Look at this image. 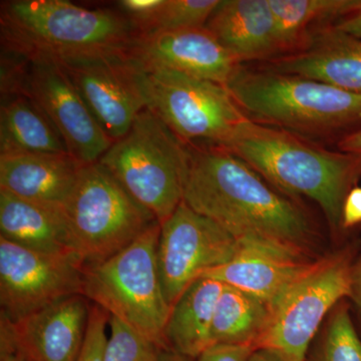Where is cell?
<instances>
[{
    "label": "cell",
    "instance_id": "obj_22",
    "mask_svg": "<svg viewBox=\"0 0 361 361\" xmlns=\"http://www.w3.org/2000/svg\"><path fill=\"white\" fill-rule=\"evenodd\" d=\"M68 154L61 135L32 99L1 96L0 156Z\"/></svg>",
    "mask_w": 361,
    "mask_h": 361
},
{
    "label": "cell",
    "instance_id": "obj_17",
    "mask_svg": "<svg viewBox=\"0 0 361 361\" xmlns=\"http://www.w3.org/2000/svg\"><path fill=\"white\" fill-rule=\"evenodd\" d=\"M260 66L361 94V39L341 32L332 23L314 28L298 51Z\"/></svg>",
    "mask_w": 361,
    "mask_h": 361
},
{
    "label": "cell",
    "instance_id": "obj_10",
    "mask_svg": "<svg viewBox=\"0 0 361 361\" xmlns=\"http://www.w3.org/2000/svg\"><path fill=\"white\" fill-rule=\"evenodd\" d=\"M353 270L348 255L318 261L271 304L269 323L255 349H270L288 361H306L323 318L342 298L351 296Z\"/></svg>",
    "mask_w": 361,
    "mask_h": 361
},
{
    "label": "cell",
    "instance_id": "obj_11",
    "mask_svg": "<svg viewBox=\"0 0 361 361\" xmlns=\"http://www.w3.org/2000/svg\"><path fill=\"white\" fill-rule=\"evenodd\" d=\"M239 241L219 224L182 202L161 224L157 258L164 294L171 306L206 271L227 264Z\"/></svg>",
    "mask_w": 361,
    "mask_h": 361
},
{
    "label": "cell",
    "instance_id": "obj_4",
    "mask_svg": "<svg viewBox=\"0 0 361 361\" xmlns=\"http://www.w3.org/2000/svg\"><path fill=\"white\" fill-rule=\"evenodd\" d=\"M0 14L2 47L26 56L125 54L137 35L122 13L66 0H11Z\"/></svg>",
    "mask_w": 361,
    "mask_h": 361
},
{
    "label": "cell",
    "instance_id": "obj_8",
    "mask_svg": "<svg viewBox=\"0 0 361 361\" xmlns=\"http://www.w3.org/2000/svg\"><path fill=\"white\" fill-rule=\"evenodd\" d=\"M133 66L146 109L185 144L222 147L248 118L225 85L179 71Z\"/></svg>",
    "mask_w": 361,
    "mask_h": 361
},
{
    "label": "cell",
    "instance_id": "obj_37",
    "mask_svg": "<svg viewBox=\"0 0 361 361\" xmlns=\"http://www.w3.org/2000/svg\"><path fill=\"white\" fill-rule=\"evenodd\" d=\"M0 361H27L13 349L0 348Z\"/></svg>",
    "mask_w": 361,
    "mask_h": 361
},
{
    "label": "cell",
    "instance_id": "obj_35",
    "mask_svg": "<svg viewBox=\"0 0 361 361\" xmlns=\"http://www.w3.org/2000/svg\"><path fill=\"white\" fill-rule=\"evenodd\" d=\"M249 361H288L283 356L267 348H257L252 353Z\"/></svg>",
    "mask_w": 361,
    "mask_h": 361
},
{
    "label": "cell",
    "instance_id": "obj_3",
    "mask_svg": "<svg viewBox=\"0 0 361 361\" xmlns=\"http://www.w3.org/2000/svg\"><path fill=\"white\" fill-rule=\"evenodd\" d=\"M225 87L251 120L306 139L338 142L361 129V94L327 82L240 65Z\"/></svg>",
    "mask_w": 361,
    "mask_h": 361
},
{
    "label": "cell",
    "instance_id": "obj_30",
    "mask_svg": "<svg viewBox=\"0 0 361 361\" xmlns=\"http://www.w3.org/2000/svg\"><path fill=\"white\" fill-rule=\"evenodd\" d=\"M253 351L250 345L215 344L206 349L196 361H249Z\"/></svg>",
    "mask_w": 361,
    "mask_h": 361
},
{
    "label": "cell",
    "instance_id": "obj_5",
    "mask_svg": "<svg viewBox=\"0 0 361 361\" xmlns=\"http://www.w3.org/2000/svg\"><path fill=\"white\" fill-rule=\"evenodd\" d=\"M161 224L157 221L122 251L85 267L82 295L135 331L168 349L166 324L168 303L159 274Z\"/></svg>",
    "mask_w": 361,
    "mask_h": 361
},
{
    "label": "cell",
    "instance_id": "obj_28",
    "mask_svg": "<svg viewBox=\"0 0 361 361\" xmlns=\"http://www.w3.org/2000/svg\"><path fill=\"white\" fill-rule=\"evenodd\" d=\"M109 320L110 314L106 311L92 304L87 336L75 361H104Z\"/></svg>",
    "mask_w": 361,
    "mask_h": 361
},
{
    "label": "cell",
    "instance_id": "obj_18",
    "mask_svg": "<svg viewBox=\"0 0 361 361\" xmlns=\"http://www.w3.org/2000/svg\"><path fill=\"white\" fill-rule=\"evenodd\" d=\"M205 27L240 65L281 56L269 0H221Z\"/></svg>",
    "mask_w": 361,
    "mask_h": 361
},
{
    "label": "cell",
    "instance_id": "obj_15",
    "mask_svg": "<svg viewBox=\"0 0 361 361\" xmlns=\"http://www.w3.org/2000/svg\"><path fill=\"white\" fill-rule=\"evenodd\" d=\"M125 56L142 70L179 71L223 85L240 66L206 27L135 35Z\"/></svg>",
    "mask_w": 361,
    "mask_h": 361
},
{
    "label": "cell",
    "instance_id": "obj_13",
    "mask_svg": "<svg viewBox=\"0 0 361 361\" xmlns=\"http://www.w3.org/2000/svg\"><path fill=\"white\" fill-rule=\"evenodd\" d=\"M63 66L90 111L111 141L129 132L146 109L125 54L54 59Z\"/></svg>",
    "mask_w": 361,
    "mask_h": 361
},
{
    "label": "cell",
    "instance_id": "obj_32",
    "mask_svg": "<svg viewBox=\"0 0 361 361\" xmlns=\"http://www.w3.org/2000/svg\"><path fill=\"white\" fill-rule=\"evenodd\" d=\"M341 32L361 39V0H358L355 8L332 23Z\"/></svg>",
    "mask_w": 361,
    "mask_h": 361
},
{
    "label": "cell",
    "instance_id": "obj_21",
    "mask_svg": "<svg viewBox=\"0 0 361 361\" xmlns=\"http://www.w3.org/2000/svg\"><path fill=\"white\" fill-rule=\"evenodd\" d=\"M225 284L200 277L189 285L171 308L165 329L168 349L196 360L212 346L211 330Z\"/></svg>",
    "mask_w": 361,
    "mask_h": 361
},
{
    "label": "cell",
    "instance_id": "obj_36",
    "mask_svg": "<svg viewBox=\"0 0 361 361\" xmlns=\"http://www.w3.org/2000/svg\"><path fill=\"white\" fill-rule=\"evenodd\" d=\"M158 361H195L170 349H163L159 355Z\"/></svg>",
    "mask_w": 361,
    "mask_h": 361
},
{
    "label": "cell",
    "instance_id": "obj_14",
    "mask_svg": "<svg viewBox=\"0 0 361 361\" xmlns=\"http://www.w3.org/2000/svg\"><path fill=\"white\" fill-rule=\"evenodd\" d=\"M90 301L66 297L16 322L0 316V348L27 361L77 360L89 325Z\"/></svg>",
    "mask_w": 361,
    "mask_h": 361
},
{
    "label": "cell",
    "instance_id": "obj_25",
    "mask_svg": "<svg viewBox=\"0 0 361 361\" xmlns=\"http://www.w3.org/2000/svg\"><path fill=\"white\" fill-rule=\"evenodd\" d=\"M104 361H158L163 349L115 316L109 320Z\"/></svg>",
    "mask_w": 361,
    "mask_h": 361
},
{
    "label": "cell",
    "instance_id": "obj_19",
    "mask_svg": "<svg viewBox=\"0 0 361 361\" xmlns=\"http://www.w3.org/2000/svg\"><path fill=\"white\" fill-rule=\"evenodd\" d=\"M84 166L68 154L0 156V191L63 208Z\"/></svg>",
    "mask_w": 361,
    "mask_h": 361
},
{
    "label": "cell",
    "instance_id": "obj_27",
    "mask_svg": "<svg viewBox=\"0 0 361 361\" xmlns=\"http://www.w3.org/2000/svg\"><path fill=\"white\" fill-rule=\"evenodd\" d=\"M322 358L323 361H361V341L346 305L339 306L330 320Z\"/></svg>",
    "mask_w": 361,
    "mask_h": 361
},
{
    "label": "cell",
    "instance_id": "obj_34",
    "mask_svg": "<svg viewBox=\"0 0 361 361\" xmlns=\"http://www.w3.org/2000/svg\"><path fill=\"white\" fill-rule=\"evenodd\" d=\"M361 314V264L356 263L353 270V292L351 296Z\"/></svg>",
    "mask_w": 361,
    "mask_h": 361
},
{
    "label": "cell",
    "instance_id": "obj_31",
    "mask_svg": "<svg viewBox=\"0 0 361 361\" xmlns=\"http://www.w3.org/2000/svg\"><path fill=\"white\" fill-rule=\"evenodd\" d=\"M361 224V188L349 192L342 209V228L350 229Z\"/></svg>",
    "mask_w": 361,
    "mask_h": 361
},
{
    "label": "cell",
    "instance_id": "obj_33",
    "mask_svg": "<svg viewBox=\"0 0 361 361\" xmlns=\"http://www.w3.org/2000/svg\"><path fill=\"white\" fill-rule=\"evenodd\" d=\"M336 147L339 151L361 156V129L342 137Z\"/></svg>",
    "mask_w": 361,
    "mask_h": 361
},
{
    "label": "cell",
    "instance_id": "obj_26",
    "mask_svg": "<svg viewBox=\"0 0 361 361\" xmlns=\"http://www.w3.org/2000/svg\"><path fill=\"white\" fill-rule=\"evenodd\" d=\"M220 1L221 0H165L153 28L148 35L205 27Z\"/></svg>",
    "mask_w": 361,
    "mask_h": 361
},
{
    "label": "cell",
    "instance_id": "obj_29",
    "mask_svg": "<svg viewBox=\"0 0 361 361\" xmlns=\"http://www.w3.org/2000/svg\"><path fill=\"white\" fill-rule=\"evenodd\" d=\"M164 4L165 0H121L116 6L137 35H144L151 32Z\"/></svg>",
    "mask_w": 361,
    "mask_h": 361
},
{
    "label": "cell",
    "instance_id": "obj_20",
    "mask_svg": "<svg viewBox=\"0 0 361 361\" xmlns=\"http://www.w3.org/2000/svg\"><path fill=\"white\" fill-rule=\"evenodd\" d=\"M0 237L42 253L77 256L63 208L4 191H0Z\"/></svg>",
    "mask_w": 361,
    "mask_h": 361
},
{
    "label": "cell",
    "instance_id": "obj_2",
    "mask_svg": "<svg viewBox=\"0 0 361 361\" xmlns=\"http://www.w3.org/2000/svg\"><path fill=\"white\" fill-rule=\"evenodd\" d=\"M222 148L284 193L316 202L332 229H341L344 201L361 178V156L322 148L249 116Z\"/></svg>",
    "mask_w": 361,
    "mask_h": 361
},
{
    "label": "cell",
    "instance_id": "obj_6",
    "mask_svg": "<svg viewBox=\"0 0 361 361\" xmlns=\"http://www.w3.org/2000/svg\"><path fill=\"white\" fill-rule=\"evenodd\" d=\"M99 164L160 224L184 198L189 145L145 109L123 137L114 142Z\"/></svg>",
    "mask_w": 361,
    "mask_h": 361
},
{
    "label": "cell",
    "instance_id": "obj_7",
    "mask_svg": "<svg viewBox=\"0 0 361 361\" xmlns=\"http://www.w3.org/2000/svg\"><path fill=\"white\" fill-rule=\"evenodd\" d=\"M63 211L85 266L122 251L157 222L99 161L82 167Z\"/></svg>",
    "mask_w": 361,
    "mask_h": 361
},
{
    "label": "cell",
    "instance_id": "obj_23",
    "mask_svg": "<svg viewBox=\"0 0 361 361\" xmlns=\"http://www.w3.org/2000/svg\"><path fill=\"white\" fill-rule=\"evenodd\" d=\"M270 306L257 297L225 285L214 314L211 341L215 344L250 345L267 329Z\"/></svg>",
    "mask_w": 361,
    "mask_h": 361
},
{
    "label": "cell",
    "instance_id": "obj_1",
    "mask_svg": "<svg viewBox=\"0 0 361 361\" xmlns=\"http://www.w3.org/2000/svg\"><path fill=\"white\" fill-rule=\"evenodd\" d=\"M189 149L183 202L238 241L270 242L303 252L314 232L301 208L228 149L213 144H191Z\"/></svg>",
    "mask_w": 361,
    "mask_h": 361
},
{
    "label": "cell",
    "instance_id": "obj_9",
    "mask_svg": "<svg viewBox=\"0 0 361 361\" xmlns=\"http://www.w3.org/2000/svg\"><path fill=\"white\" fill-rule=\"evenodd\" d=\"M7 94L32 99L58 130L70 155L84 165L97 163L113 145L63 66L51 56L16 52L1 73V96Z\"/></svg>",
    "mask_w": 361,
    "mask_h": 361
},
{
    "label": "cell",
    "instance_id": "obj_12",
    "mask_svg": "<svg viewBox=\"0 0 361 361\" xmlns=\"http://www.w3.org/2000/svg\"><path fill=\"white\" fill-rule=\"evenodd\" d=\"M85 267L77 256L42 253L0 237V316L16 322L82 294Z\"/></svg>",
    "mask_w": 361,
    "mask_h": 361
},
{
    "label": "cell",
    "instance_id": "obj_16",
    "mask_svg": "<svg viewBox=\"0 0 361 361\" xmlns=\"http://www.w3.org/2000/svg\"><path fill=\"white\" fill-rule=\"evenodd\" d=\"M239 245L230 262L200 277L246 292L269 306L318 263L305 260L302 251L270 242L242 240Z\"/></svg>",
    "mask_w": 361,
    "mask_h": 361
},
{
    "label": "cell",
    "instance_id": "obj_24",
    "mask_svg": "<svg viewBox=\"0 0 361 361\" xmlns=\"http://www.w3.org/2000/svg\"><path fill=\"white\" fill-rule=\"evenodd\" d=\"M358 0H269L281 56L300 49L311 32L334 23L355 8Z\"/></svg>",
    "mask_w": 361,
    "mask_h": 361
}]
</instances>
